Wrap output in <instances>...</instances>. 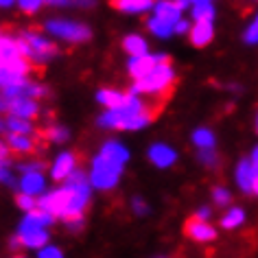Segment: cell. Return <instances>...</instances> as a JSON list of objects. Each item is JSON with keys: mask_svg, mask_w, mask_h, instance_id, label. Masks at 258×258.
Masks as SVG:
<instances>
[{"mask_svg": "<svg viewBox=\"0 0 258 258\" xmlns=\"http://www.w3.org/2000/svg\"><path fill=\"white\" fill-rule=\"evenodd\" d=\"M132 208H134V212H136V215H140V217L149 212V206H147V204H145L140 197H136V199H134V202H132Z\"/></svg>", "mask_w": 258, "mask_h": 258, "instance_id": "obj_34", "label": "cell"}, {"mask_svg": "<svg viewBox=\"0 0 258 258\" xmlns=\"http://www.w3.org/2000/svg\"><path fill=\"white\" fill-rule=\"evenodd\" d=\"M256 125H258V120H256ZM256 129H258V127H256Z\"/></svg>", "mask_w": 258, "mask_h": 258, "instance_id": "obj_46", "label": "cell"}, {"mask_svg": "<svg viewBox=\"0 0 258 258\" xmlns=\"http://www.w3.org/2000/svg\"><path fill=\"white\" fill-rule=\"evenodd\" d=\"M245 42L247 44H258V18L249 24V29L245 31Z\"/></svg>", "mask_w": 258, "mask_h": 258, "instance_id": "obj_33", "label": "cell"}, {"mask_svg": "<svg viewBox=\"0 0 258 258\" xmlns=\"http://www.w3.org/2000/svg\"><path fill=\"white\" fill-rule=\"evenodd\" d=\"M212 35H215V29H212V22H197L195 27L190 29V42L192 46L202 48V46H208L212 42Z\"/></svg>", "mask_w": 258, "mask_h": 258, "instance_id": "obj_14", "label": "cell"}, {"mask_svg": "<svg viewBox=\"0 0 258 258\" xmlns=\"http://www.w3.org/2000/svg\"><path fill=\"white\" fill-rule=\"evenodd\" d=\"M18 238L24 247L29 249H42L48 243V232L46 228H37V225H20Z\"/></svg>", "mask_w": 258, "mask_h": 258, "instance_id": "obj_6", "label": "cell"}, {"mask_svg": "<svg viewBox=\"0 0 258 258\" xmlns=\"http://www.w3.org/2000/svg\"><path fill=\"white\" fill-rule=\"evenodd\" d=\"M166 59V55H136V57H132L129 59V75L134 77V79H140V77H145V75H149L153 68H156V63L158 61H162Z\"/></svg>", "mask_w": 258, "mask_h": 258, "instance_id": "obj_8", "label": "cell"}, {"mask_svg": "<svg viewBox=\"0 0 258 258\" xmlns=\"http://www.w3.org/2000/svg\"><path fill=\"white\" fill-rule=\"evenodd\" d=\"M243 219H245V212L241 208H232L228 215L221 217V225L225 230H234V228H238V225L243 223Z\"/></svg>", "mask_w": 258, "mask_h": 258, "instance_id": "obj_26", "label": "cell"}, {"mask_svg": "<svg viewBox=\"0 0 258 258\" xmlns=\"http://www.w3.org/2000/svg\"><path fill=\"white\" fill-rule=\"evenodd\" d=\"M7 122V132H18V134H31L33 132V125H31V118H22V116L9 114Z\"/></svg>", "mask_w": 258, "mask_h": 258, "instance_id": "obj_22", "label": "cell"}, {"mask_svg": "<svg viewBox=\"0 0 258 258\" xmlns=\"http://www.w3.org/2000/svg\"><path fill=\"white\" fill-rule=\"evenodd\" d=\"M254 179H256V169L251 164V160H241V164L236 166V184L243 192L254 190Z\"/></svg>", "mask_w": 258, "mask_h": 258, "instance_id": "obj_10", "label": "cell"}, {"mask_svg": "<svg viewBox=\"0 0 258 258\" xmlns=\"http://www.w3.org/2000/svg\"><path fill=\"white\" fill-rule=\"evenodd\" d=\"M9 114H16V116H22V118H33L40 112V105L33 96L29 94H20V96H11L9 99V107H7Z\"/></svg>", "mask_w": 258, "mask_h": 258, "instance_id": "obj_7", "label": "cell"}, {"mask_svg": "<svg viewBox=\"0 0 258 258\" xmlns=\"http://www.w3.org/2000/svg\"><path fill=\"white\" fill-rule=\"evenodd\" d=\"M96 99H99L107 109H112V107H118L120 105L122 99H125V94L116 92V90H101V92L96 94Z\"/></svg>", "mask_w": 258, "mask_h": 258, "instance_id": "obj_23", "label": "cell"}, {"mask_svg": "<svg viewBox=\"0 0 258 258\" xmlns=\"http://www.w3.org/2000/svg\"><path fill=\"white\" fill-rule=\"evenodd\" d=\"M162 105H164V99L156 101V96L153 99H140V94L129 92L125 94V99H122L118 107L107 109L101 116L99 125L109 129H140L156 118Z\"/></svg>", "mask_w": 258, "mask_h": 258, "instance_id": "obj_1", "label": "cell"}, {"mask_svg": "<svg viewBox=\"0 0 258 258\" xmlns=\"http://www.w3.org/2000/svg\"><path fill=\"white\" fill-rule=\"evenodd\" d=\"M7 107H9V99L3 94V90H0V112H7Z\"/></svg>", "mask_w": 258, "mask_h": 258, "instance_id": "obj_41", "label": "cell"}, {"mask_svg": "<svg viewBox=\"0 0 258 258\" xmlns=\"http://www.w3.org/2000/svg\"><path fill=\"white\" fill-rule=\"evenodd\" d=\"M18 46L20 53L33 63H46L57 55V46L50 40H46L44 35H40L37 31H22L18 37Z\"/></svg>", "mask_w": 258, "mask_h": 258, "instance_id": "obj_3", "label": "cell"}, {"mask_svg": "<svg viewBox=\"0 0 258 258\" xmlns=\"http://www.w3.org/2000/svg\"><path fill=\"white\" fill-rule=\"evenodd\" d=\"M40 256L42 258H61V251L57 247H46V245H44V247L40 249Z\"/></svg>", "mask_w": 258, "mask_h": 258, "instance_id": "obj_36", "label": "cell"}, {"mask_svg": "<svg viewBox=\"0 0 258 258\" xmlns=\"http://www.w3.org/2000/svg\"><path fill=\"white\" fill-rule=\"evenodd\" d=\"M44 3H46V0H18V7H20L24 14L31 16V14H35V11L40 9Z\"/></svg>", "mask_w": 258, "mask_h": 258, "instance_id": "obj_29", "label": "cell"}, {"mask_svg": "<svg viewBox=\"0 0 258 258\" xmlns=\"http://www.w3.org/2000/svg\"><path fill=\"white\" fill-rule=\"evenodd\" d=\"M122 48H125V53H129L132 57L145 55L147 53V42L140 35H127L125 42H122Z\"/></svg>", "mask_w": 258, "mask_h": 258, "instance_id": "obj_21", "label": "cell"}, {"mask_svg": "<svg viewBox=\"0 0 258 258\" xmlns=\"http://www.w3.org/2000/svg\"><path fill=\"white\" fill-rule=\"evenodd\" d=\"M75 166H77L75 153H61V156L55 160L53 169H50V175H53V179H57V182H61V179H66L70 173L75 171Z\"/></svg>", "mask_w": 258, "mask_h": 258, "instance_id": "obj_11", "label": "cell"}, {"mask_svg": "<svg viewBox=\"0 0 258 258\" xmlns=\"http://www.w3.org/2000/svg\"><path fill=\"white\" fill-rule=\"evenodd\" d=\"M192 18H195V22H212L215 20V7L210 3L192 5Z\"/></svg>", "mask_w": 258, "mask_h": 258, "instance_id": "obj_24", "label": "cell"}, {"mask_svg": "<svg viewBox=\"0 0 258 258\" xmlns=\"http://www.w3.org/2000/svg\"><path fill=\"white\" fill-rule=\"evenodd\" d=\"M0 182H7L14 186V179H11V173L7 169V160H0Z\"/></svg>", "mask_w": 258, "mask_h": 258, "instance_id": "obj_35", "label": "cell"}, {"mask_svg": "<svg viewBox=\"0 0 258 258\" xmlns=\"http://www.w3.org/2000/svg\"><path fill=\"white\" fill-rule=\"evenodd\" d=\"M122 169H125L122 164L112 162V160L103 156H96V160L92 162V173H90V184L101 190H112L118 184Z\"/></svg>", "mask_w": 258, "mask_h": 258, "instance_id": "obj_4", "label": "cell"}, {"mask_svg": "<svg viewBox=\"0 0 258 258\" xmlns=\"http://www.w3.org/2000/svg\"><path fill=\"white\" fill-rule=\"evenodd\" d=\"M46 31H48L50 35L59 37V40L75 42V44L88 42L90 37H92V31H90L86 24L73 22V20H50L46 24Z\"/></svg>", "mask_w": 258, "mask_h": 258, "instance_id": "obj_5", "label": "cell"}, {"mask_svg": "<svg viewBox=\"0 0 258 258\" xmlns=\"http://www.w3.org/2000/svg\"><path fill=\"white\" fill-rule=\"evenodd\" d=\"M53 219L55 215H50L48 210H44V208H31L29 210V215L24 217V221L20 225H37V228H48L50 223H53Z\"/></svg>", "mask_w": 258, "mask_h": 258, "instance_id": "obj_19", "label": "cell"}, {"mask_svg": "<svg viewBox=\"0 0 258 258\" xmlns=\"http://www.w3.org/2000/svg\"><path fill=\"white\" fill-rule=\"evenodd\" d=\"M212 197H215V204L217 206H228L230 204V192L225 190V188H221V186H217V188H212Z\"/></svg>", "mask_w": 258, "mask_h": 258, "instance_id": "obj_30", "label": "cell"}, {"mask_svg": "<svg viewBox=\"0 0 258 258\" xmlns=\"http://www.w3.org/2000/svg\"><path fill=\"white\" fill-rule=\"evenodd\" d=\"M20 190L22 192H29V195H40L44 190V175L40 171H27L24 177L20 179Z\"/></svg>", "mask_w": 258, "mask_h": 258, "instance_id": "obj_15", "label": "cell"}, {"mask_svg": "<svg viewBox=\"0 0 258 258\" xmlns=\"http://www.w3.org/2000/svg\"><path fill=\"white\" fill-rule=\"evenodd\" d=\"M197 219H202V221H208V219H210V208H208V206L197 210Z\"/></svg>", "mask_w": 258, "mask_h": 258, "instance_id": "obj_39", "label": "cell"}, {"mask_svg": "<svg viewBox=\"0 0 258 258\" xmlns=\"http://www.w3.org/2000/svg\"><path fill=\"white\" fill-rule=\"evenodd\" d=\"M173 83H175V70L171 66V59L166 57V59L158 61L156 68L151 70L149 75L140 77L134 83L132 92L134 94H149V96H169L173 94Z\"/></svg>", "mask_w": 258, "mask_h": 258, "instance_id": "obj_2", "label": "cell"}, {"mask_svg": "<svg viewBox=\"0 0 258 258\" xmlns=\"http://www.w3.org/2000/svg\"><path fill=\"white\" fill-rule=\"evenodd\" d=\"M16 202H18V206H20L22 210H31V208H35V199H33V195H29V192H20V195L16 197Z\"/></svg>", "mask_w": 258, "mask_h": 258, "instance_id": "obj_31", "label": "cell"}, {"mask_svg": "<svg viewBox=\"0 0 258 258\" xmlns=\"http://www.w3.org/2000/svg\"><path fill=\"white\" fill-rule=\"evenodd\" d=\"M149 160L156 166H160V169H166V166H171L177 160V153L166 145H153L149 149Z\"/></svg>", "mask_w": 258, "mask_h": 258, "instance_id": "obj_13", "label": "cell"}, {"mask_svg": "<svg viewBox=\"0 0 258 258\" xmlns=\"http://www.w3.org/2000/svg\"><path fill=\"white\" fill-rule=\"evenodd\" d=\"M42 136L50 140V143H63L68 138V129L66 127H59V125H53V127H46L42 132Z\"/></svg>", "mask_w": 258, "mask_h": 258, "instance_id": "obj_27", "label": "cell"}, {"mask_svg": "<svg viewBox=\"0 0 258 258\" xmlns=\"http://www.w3.org/2000/svg\"><path fill=\"white\" fill-rule=\"evenodd\" d=\"M217 153L212 149H202L199 151V162L206 164V166H217Z\"/></svg>", "mask_w": 258, "mask_h": 258, "instance_id": "obj_32", "label": "cell"}, {"mask_svg": "<svg viewBox=\"0 0 258 258\" xmlns=\"http://www.w3.org/2000/svg\"><path fill=\"white\" fill-rule=\"evenodd\" d=\"M7 156H9V145L0 140V160H7Z\"/></svg>", "mask_w": 258, "mask_h": 258, "instance_id": "obj_40", "label": "cell"}, {"mask_svg": "<svg viewBox=\"0 0 258 258\" xmlns=\"http://www.w3.org/2000/svg\"><path fill=\"white\" fill-rule=\"evenodd\" d=\"M186 31H188V22L179 18V20H177L175 24H173V33H179V35H184Z\"/></svg>", "mask_w": 258, "mask_h": 258, "instance_id": "obj_37", "label": "cell"}, {"mask_svg": "<svg viewBox=\"0 0 258 258\" xmlns=\"http://www.w3.org/2000/svg\"><path fill=\"white\" fill-rule=\"evenodd\" d=\"M0 132H7V122H5L3 118H0Z\"/></svg>", "mask_w": 258, "mask_h": 258, "instance_id": "obj_44", "label": "cell"}, {"mask_svg": "<svg viewBox=\"0 0 258 258\" xmlns=\"http://www.w3.org/2000/svg\"><path fill=\"white\" fill-rule=\"evenodd\" d=\"M99 156H103V158L112 160V162H118V164L125 166V162L129 160V151L120 143H114V140H109V143L103 145V149H101Z\"/></svg>", "mask_w": 258, "mask_h": 258, "instance_id": "obj_18", "label": "cell"}, {"mask_svg": "<svg viewBox=\"0 0 258 258\" xmlns=\"http://www.w3.org/2000/svg\"><path fill=\"white\" fill-rule=\"evenodd\" d=\"M153 16L162 18V20L175 24L179 18H182V7H179L177 0H160V3H156V9H153Z\"/></svg>", "mask_w": 258, "mask_h": 258, "instance_id": "obj_12", "label": "cell"}, {"mask_svg": "<svg viewBox=\"0 0 258 258\" xmlns=\"http://www.w3.org/2000/svg\"><path fill=\"white\" fill-rule=\"evenodd\" d=\"M114 9L125 11V14H143L153 7V0H109Z\"/></svg>", "mask_w": 258, "mask_h": 258, "instance_id": "obj_16", "label": "cell"}, {"mask_svg": "<svg viewBox=\"0 0 258 258\" xmlns=\"http://www.w3.org/2000/svg\"><path fill=\"white\" fill-rule=\"evenodd\" d=\"M251 192H256V195H258V173H256V179H254V190H251Z\"/></svg>", "mask_w": 258, "mask_h": 258, "instance_id": "obj_45", "label": "cell"}, {"mask_svg": "<svg viewBox=\"0 0 258 258\" xmlns=\"http://www.w3.org/2000/svg\"><path fill=\"white\" fill-rule=\"evenodd\" d=\"M192 143H195L199 149H212V147H215V134H212L210 129L202 127L192 134Z\"/></svg>", "mask_w": 258, "mask_h": 258, "instance_id": "obj_25", "label": "cell"}, {"mask_svg": "<svg viewBox=\"0 0 258 258\" xmlns=\"http://www.w3.org/2000/svg\"><path fill=\"white\" fill-rule=\"evenodd\" d=\"M251 164H254V169H256V173H258V147L254 149V153H251Z\"/></svg>", "mask_w": 258, "mask_h": 258, "instance_id": "obj_42", "label": "cell"}, {"mask_svg": "<svg viewBox=\"0 0 258 258\" xmlns=\"http://www.w3.org/2000/svg\"><path fill=\"white\" fill-rule=\"evenodd\" d=\"M7 145L14 153H31L35 149V143L29 138V134H18V132H9Z\"/></svg>", "mask_w": 258, "mask_h": 258, "instance_id": "obj_17", "label": "cell"}, {"mask_svg": "<svg viewBox=\"0 0 258 258\" xmlns=\"http://www.w3.org/2000/svg\"><path fill=\"white\" fill-rule=\"evenodd\" d=\"M147 29H149L153 35H158V37H169L173 33V24L162 20V18H158V16H153V18L147 20Z\"/></svg>", "mask_w": 258, "mask_h": 258, "instance_id": "obj_20", "label": "cell"}, {"mask_svg": "<svg viewBox=\"0 0 258 258\" xmlns=\"http://www.w3.org/2000/svg\"><path fill=\"white\" fill-rule=\"evenodd\" d=\"M184 230H186V234L197 243H210V241H215V236H217L215 228L208 225L206 221H202V219H197V217L190 219V221H186Z\"/></svg>", "mask_w": 258, "mask_h": 258, "instance_id": "obj_9", "label": "cell"}, {"mask_svg": "<svg viewBox=\"0 0 258 258\" xmlns=\"http://www.w3.org/2000/svg\"><path fill=\"white\" fill-rule=\"evenodd\" d=\"M14 3H16V0H0V7H3V9H5V7H11Z\"/></svg>", "mask_w": 258, "mask_h": 258, "instance_id": "obj_43", "label": "cell"}, {"mask_svg": "<svg viewBox=\"0 0 258 258\" xmlns=\"http://www.w3.org/2000/svg\"><path fill=\"white\" fill-rule=\"evenodd\" d=\"M46 169V164L44 162H29V164H22V171L27 173V171H44Z\"/></svg>", "mask_w": 258, "mask_h": 258, "instance_id": "obj_38", "label": "cell"}, {"mask_svg": "<svg viewBox=\"0 0 258 258\" xmlns=\"http://www.w3.org/2000/svg\"><path fill=\"white\" fill-rule=\"evenodd\" d=\"M48 5H57V7H73V5H77V7H92L94 0H46Z\"/></svg>", "mask_w": 258, "mask_h": 258, "instance_id": "obj_28", "label": "cell"}]
</instances>
